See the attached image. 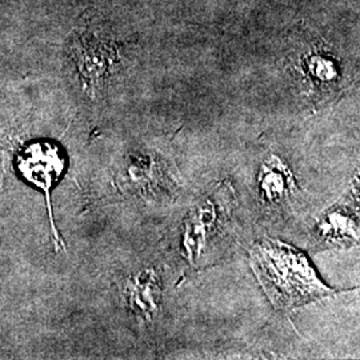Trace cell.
<instances>
[{"mask_svg":"<svg viewBox=\"0 0 360 360\" xmlns=\"http://www.w3.org/2000/svg\"><path fill=\"white\" fill-rule=\"evenodd\" d=\"M248 255L257 282L279 311L299 309L340 292L323 282L309 257L284 242L260 240Z\"/></svg>","mask_w":360,"mask_h":360,"instance_id":"cell-1","label":"cell"},{"mask_svg":"<svg viewBox=\"0 0 360 360\" xmlns=\"http://www.w3.org/2000/svg\"><path fill=\"white\" fill-rule=\"evenodd\" d=\"M233 193L231 186L220 184L193 205L184 220L181 247L186 259L196 264L214 250L229 231Z\"/></svg>","mask_w":360,"mask_h":360,"instance_id":"cell-2","label":"cell"},{"mask_svg":"<svg viewBox=\"0 0 360 360\" xmlns=\"http://www.w3.org/2000/svg\"><path fill=\"white\" fill-rule=\"evenodd\" d=\"M16 167L27 181L38 187L46 195L55 243L56 247L63 245L53 223L50 199L52 187H55V184L62 178L65 169V158L62 150L53 143H30L19 151L16 158Z\"/></svg>","mask_w":360,"mask_h":360,"instance_id":"cell-3","label":"cell"},{"mask_svg":"<svg viewBox=\"0 0 360 360\" xmlns=\"http://www.w3.org/2000/svg\"><path fill=\"white\" fill-rule=\"evenodd\" d=\"M120 183L129 193L143 198L171 196L176 188V181L167 162L151 150H141L129 155Z\"/></svg>","mask_w":360,"mask_h":360,"instance_id":"cell-4","label":"cell"},{"mask_svg":"<svg viewBox=\"0 0 360 360\" xmlns=\"http://www.w3.org/2000/svg\"><path fill=\"white\" fill-rule=\"evenodd\" d=\"M359 243L358 207L343 202L323 215L312 231V245L319 250L348 248Z\"/></svg>","mask_w":360,"mask_h":360,"instance_id":"cell-5","label":"cell"},{"mask_svg":"<svg viewBox=\"0 0 360 360\" xmlns=\"http://www.w3.org/2000/svg\"><path fill=\"white\" fill-rule=\"evenodd\" d=\"M124 296L131 314L143 324H151L162 309L163 287L154 269H144L129 276Z\"/></svg>","mask_w":360,"mask_h":360,"instance_id":"cell-6","label":"cell"},{"mask_svg":"<svg viewBox=\"0 0 360 360\" xmlns=\"http://www.w3.org/2000/svg\"><path fill=\"white\" fill-rule=\"evenodd\" d=\"M295 190L290 167L278 156H269L259 169L257 193L266 205L279 206L288 200Z\"/></svg>","mask_w":360,"mask_h":360,"instance_id":"cell-7","label":"cell"},{"mask_svg":"<svg viewBox=\"0 0 360 360\" xmlns=\"http://www.w3.org/2000/svg\"><path fill=\"white\" fill-rule=\"evenodd\" d=\"M3 175H4V158H3V153L0 151V184L3 180Z\"/></svg>","mask_w":360,"mask_h":360,"instance_id":"cell-8","label":"cell"}]
</instances>
